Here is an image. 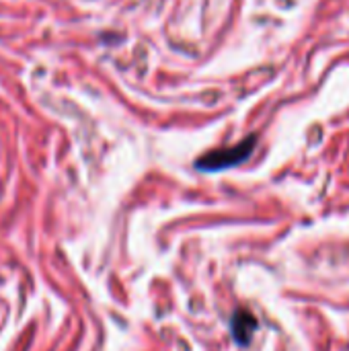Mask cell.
I'll use <instances>...</instances> for the list:
<instances>
[{
	"mask_svg": "<svg viewBox=\"0 0 349 351\" xmlns=\"http://www.w3.org/2000/svg\"><path fill=\"white\" fill-rule=\"evenodd\" d=\"M255 144H257V136H249V138H245L243 142H239L234 146L218 148V150H212V152L204 154L202 158L195 160V167L200 171H204V173H216V171L237 167V165L245 162L253 154Z\"/></svg>",
	"mask_w": 349,
	"mask_h": 351,
	"instance_id": "6da1fadb",
	"label": "cell"
},
{
	"mask_svg": "<svg viewBox=\"0 0 349 351\" xmlns=\"http://www.w3.org/2000/svg\"><path fill=\"white\" fill-rule=\"evenodd\" d=\"M255 329H257V321L249 311H237L234 313L232 323H230V331H232V337L239 346H247L251 341V335L255 333Z\"/></svg>",
	"mask_w": 349,
	"mask_h": 351,
	"instance_id": "7a4b0ae2",
	"label": "cell"
}]
</instances>
